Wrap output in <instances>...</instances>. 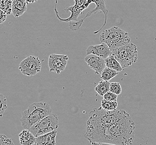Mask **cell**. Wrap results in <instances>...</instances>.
Wrapping results in <instances>:
<instances>
[{"mask_svg": "<svg viewBox=\"0 0 156 145\" xmlns=\"http://www.w3.org/2000/svg\"><path fill=\"white\" fill-rule=\"evenodd\" d=\"M135 124L125 110L94 108L89 113L84 136L90 142L132 145Z\"/></svg>", "mask_w": 156, "mask_h": 145, "instance_id": "cell-1", "label": "cell"}, {"mask_svg": "<svg viewBox=\"0 0 156 145\" xmlns=\"http://www.w3.org/2000/svg\"><path fill=\"white\" fill-rule=\"evenodd\" d=\"M52 113V108L46 102H34L23 112L20 122L24 129H29L35 123Z\"/></svg>", "mask_w": 156, "mask_h": 145, "instance_id": "cell-2", "label": "cell"}, {"mask_svg": "<svg viewBox=\"0 0 156 145\" xmlns=\"http://www.w3.org/2000/svg\"><path fill=\"white\" fill-rule=\"evenodd\" d=\"M100 41L106 43L112 50L130 43L128 32L117 26H113L103 31L100 35Z\"/></svg>", "mask_w": 156, "mask_h": 145, "instance_id": "cell-3", "label": "cell"}, {"mask_svg": "<svg viewBox=\"0 0 156 145\" xmlns=\"http://www.w3.org/2000/svg\"><path fill=\"white\" fill-rule=\"evenodd\" d=\"M112 55L119 61L123 69L128 68L137 60V47L133 43L112 50Z\"/></svg>", "mask_w": 156, "mask_h": 145, "instance_id": "cell-4", "label": "cell"}, {"mask_svg": "<svg viewBox=\"0 0 156 145\" xmlns=\"http://www.w3.org/2000/svg\"><path fill=\"white\" fill-rule=\"evenodd\" d=\"M59 126L58 118L56 114L52 113L44 117L29 129L36 137L56 130Z\"/></svg>", "mask_w": 156, "mask_h": 145, "instance_id": "cell-5", "label": "cell"}, {"mask_svg": "<svg viewBox=\"0 0 156 145\" xmlns=\"http://www.w3.org/2000/svg\"><path fill=\"white\" fill-rule=\"evenodd\" d=\"M42 62L40 58L36 56L26 58L19 65V69L22 74L28 76H34L41 72Z\"/></svg>", "mask_w": 156, "mask_h": 145, "instance_id": "cell-6", "label": "cell"}, {"mask_svg": "<svg viewBox=\"0 0 156 145\" xmlns=\"http://www.w3.org/2000/svg\"><path fill=\"white\" fill-rule=\"evenodd\" d=\"M93 3H94L96 5V8H94V9L88 11L86 15L84 17L83 19L80 20V21H76V22H72V28L74 30H80V28L81 27L82 25L83 24L84 20L86 19L87 17H88L90 16H91L93 13H96L98 11H102L104 15L105 16V22L103 24L101 28L97 30L96 32H94V34H97L98 32L101 31L103 27L106 25L107 19V15H108V10L107 9L106 5V2L105 0H92Z\"/></svg>", "mask_w": 156, "mask_h": 145, "instance_id": "cell-7", "label": "cell"}, {"mask_svg": "<svg viewBox=\"0 0 156 145\" xmlns=\"http://www.w3.org/2000/svg\"><path fill=\"white\" fill-rule=\"evenodd\" d=\"M69 59V57L66 55L51 54L48 61L50 72L59 74L65 69Z\"/></svg>", "mask_w": 156, "mask_h": 145, "instance_id": "cell-8", "label": "cell"}, {"mask_svg": "<svg viewBox=\"0 0 156 145\" xmlns=\"http://www.w3.org/2000/svg\"><path fill=\"white\" fill-rule=\"evenodd\" d=\"M84 60L90 68L94 70L95 73L98 75L101 74L106 66L104 59L94 54L86 55Z\"/></svg>", "mask_w": 156, "mask_h": 145, "instance_id": "cell-9", "label": "cell"}, {"mask_svg": "<svg viewBox=\"0 0 156 145\" xmlns=\"http://www.w3.org/2000/svg\"><path fill=\"white\" fill-rule=\"evenodd\" d=\"M111 53V50L108 45L104 43H102V44L100 45H90L86 50V55L94 54L104 59L109 57Z\"/></svg>", "mask_w": 156, "mask_h": 145, "instance_id": "cell-10", "label": "cell"}, {"mask_svg": "<svg viewBox=\"0 0 156 145\" xmlns=\"http://www.w3.org/2000/svg\"><path fill=\"white\" fill-rule=\"evenodd\" d=\"M57 131L55 130L52 132L47 133L43 135L36 137L34 145H56V137Z\"/></svg>", "mask_w": 156, "mask_h": 145, "instance_id": "cell-11", "label": "cell"}, {"mask_svg": "<svg viewBox=\"0 0 156 145\" xmlns=\"http://www.w3.org/2000/svg\"><path fill=\"white\" fill-rule=\"evenodd\" d=\"M27 2L26 0H13L12 13L16 18L22 16L27 10Z\"/></svg>", "mask_w": 156, "mask_h": 145, "instance_id": "cell-12", "label": "cell"}, {"mask_svg": "<svg viewBox=\"0 0 156 145\" xmlns=\"http://www.w3.org/2000/svg\"><path fill=\"white\" fill-rule=\"evenodd\" d=\"M20 143L21 145H33L35 143L36 137L29 129H24L19 134Z\"/></svg>", "mask_w": 156, "mask_h": 145, "instance_id": "cell-13", "label": "cell"}, {"mask_svg": "<svg viewBox=\"0 0 156 145\" xmlns=\"http://www.w3.org/2000/svg\"><path fill=\"white\" fill-rule=\"evenodd\" d=\"M105 60L106 66L107 67L113 69L118 72H120L123 69L121 64L113 56L112 54H111L108 58H107L106 59H105Z\"/></svg>", "mask_w": 156, "mask_h": 145, "instance_id": "cell-14", "label": "cell"}, {"mask_svg": "<svg viewBox=\"0 0 156 145\" xmlns=\"http://www.w3.org/2000/svg\"><path fill=\"white\" fill-rule=\"evenodd\" d=\"M109 88H110V83L109 81H105V80H102L100 82L94 87L95 91L97 92L99 95L102 96V97H103V95L108 91H109Z\"/></svg>", "mask_w": 156, "mask_h": 145, "instance_id": "cell-15", "label": "cell"}, {"mask_svg": "<svg viewBox=\"0 0 156 145\" xmlns=\"http://www.w3.org/2000/svg\"><path fill=\"white\" fill-rule=\"evenodd\" d=\"M118 74H119L118 72L106 66V68L104 69L102 73L101 74V78L103 80L109 81L111 79H112L113 78L117 76Z\"/></svg>", "mask_w": 156, "mask_h": 145, "instance_id": "cell-16", "label": "cell"}, {"mask_svg": "<svg viewBox=\"0 0 156 145\" xmlns=\"http://www.w3.org/2000/svg\"><path fill=\"white\" fill-rule=\"evenodd\" d=\"M12 0H0V9L3 10L7 15L12 13Z\"/></svg>", "mask_w": 156, "mask_h": 145, "instance_id": "cell-17", "label": "cell"}, {"mask_svg": "<svg viewBox=\"0 0 156 145\" xmlns=\"http://www.w3.org/2000/svg\"><path fill=\"white\" fill-rule=\"evenodd\" d=\"M75 1L74 6L77 9L83 12L84 9H86L90 3H93L92 0H73Z\"/></svg>", "mask_w": 156, "mask_h": 145, "instance_id": "cell-18", "label": "cell"}, {"mask_svg": "<svg viewBox=\"0 0 156 145\" xmlns=\"http://www.w3.org/2000/svg\"><path fill=\"white\" fill-rule=\"evenodd\" d=\"M118 107V103L117 102H110L103 99L101 102V107L106 110H116Z\"/></svg>", "mask_w": 156, "mask_h": 145, "instance_id": "cell-19", "label": "cell"}, {"mask_svg": "<svg viewBox=\"0 0 156 145\" xmlns=\"http://www.w3.org/2000/svg\"><path fill=\"white\" fill-rule=\"evenodd\" d=\"M7 108V100L6 96L0 93V117H3V114Z\"/></svg>", "mask_w": 156, "mask_h": 145, "instance_id": "cell-20", "label": "cell"}, {"mask_svg": "<svg viewBox=\"0 0 156 145\" xmlns=\"http://www.w3.org/2000/svg\"><path fill=\"white\" fill-rule=\"evenodd\" d=\"M109 91L112 92L115 95H120L122 92V87L121 85L117 82H112L110 83V88Z\"/></svg>", "mask_w": 156, "mask_h": 145, "instance_id": "cell-21", "label": "cell"}, {"mask_svg": "<svg viewBox=\"0 0 156 145\" xmlns=\"http://www.w3.org/2000/svg\"><path fill=\"white\" fill-rule=\"evenodd\" d=\"M0 145H15L11 139H9L7 136L0 134Z\"/></svg>", "mask_w": 156, "mask_h": 145, "instance_id": "cell-22", "label": "cell"}, {"mask_svg": "<svg viewBox=\"0 0 156 145\" xmlns=\"http://www.w3.org/2000/svg\"><path fill=\"white\" fill-rule=\"evenodd\" d=\"M118 95H115L111 91H108L103 95V99L110 102H117Z\"/></svg>", "mask_w": 156, "mask_h": 145, "instance_id": "cell-23", "label": "cell"}, {"mask_svg": "<svg viewBox=\"0 0 156 145\" xmlns=\"http://www.w3.org/2000/svg\"><path fill=\"white\" fill-rule=\"evenodd\" d=\"M7 14L3 10L0 9V24H3L6 20Z\"/></svg>", "mask_w": 156, "mask_h": 145, "instance_id": "cell-24", "label": "cell"}, {"mask_svg": "<svg viewBox=\"0 0 156 145\" xmlns=\"http://www.w3.org/2000/svg\"><path fill=\"white\" fill-rule=\"evenodd\" d=\"M28 3H34L37 2L38 0H26Z\"/></svg>", "mask_w": 156, "mask_h": 145, "instance_id": "cell-25", "label": "cell"}, {"mask_svg": "<svg viewBox=\"0 0 156 145\" xmlns=\"http://www.w3.org/2000/svg\"><path fill=\"white\" fill-rule=\"evenodd\" d=\"M100 145H116L115 144H112V143H102V142H100Z\"/></svg>", "mask_w": 156, "mask_h": 145, "instance_id": "cell-26", "label": "cell"}, {"mask_svg": "<svg viewBox=\"0 0 156 145\" xmlns=\"http://www.w3.org/2000/svg\"><path fill=\"white\" fill-rule=\"evenodd\" d=\"M90 144L91 145H100L99 142H90Z\"/></svg>", "mask_w": 156, "mask_h": 145, "instance_id": "cell-27", "label": "cell"}, {"mask_svg": "<svg viewBox=\"0 0 156 145\" xmlns=\"http://www.w3.org/2000/svg\"></svg>", "mask_w": 156, "mask_h": 145, "instance_id": "cell-28", "label": "cell"}, {"mask_svg": "<svg viewBox=\"0 0 156 145\" xmlns=\"http://www.w3.org/2000/svg\"><path fill=\"white\" fill-rule=\"evenodd\" d=\"M12 1H13V0H12Z\"/></svg>", "mask_w": 156, "mask_h": 145, "instance_id": "cell-29", "label": "cell"}]
</instances>
